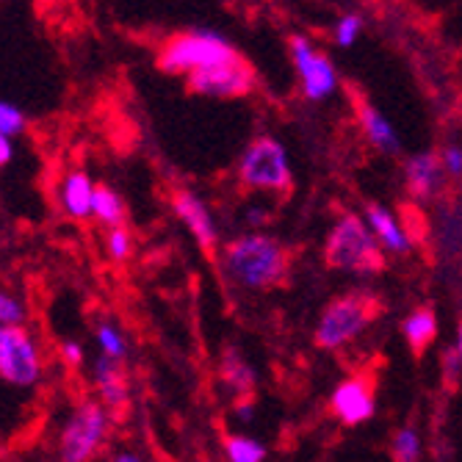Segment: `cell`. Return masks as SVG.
<instances>
[{
  "label": "cell",
  "instance_id": "obj_17",
  "mask_svg": "<svg viewBox=\"0 0 462 462\" xmlns=\"http://www.w3.org/2000/svg\"><path fill=\"white\" fill-rule=\"evenodd\" d=\"M435 241H438L440 258H446V261L462 258V205L459 202H446L438 208Z\"/></svg>",
  "mask_w": 462,
  "mask_h": 462
},
{
  "label": "cell",
  "instance_id": "obj_20",
  "mask_svg": "<svg viewBox=\"0 0 462 462\" xmlns=\"http://www.w3.org/2000/svg\"><path fill=\"white\" fill-rule=\"evenodd\" d=\"M125 217H128V205H125L122 194L108 183H97L92 199V219H97L106 227H116L125 225Z\"/></svg>",
  "mask_w": 462,
  "mask_h": 462
},
{
  "label": "cell",
  "instance_id": "obj_18",
  "mask_svg": "<svg viewBox=\"0 0 462 462\" xmlns=\"http://www.w3.org/2000/svg\"><path fill=\"white\" fill-rule=\"evenodd\" d=\"M402 338L412 355H424L438 341V313L432 308H412L402 321Z\"/></svg>",
  "mask_w": 462,
  "mask_h": 462
},
{
  "label": "cell",
  "instance_id": "obj_16",
  "mask_svg": "<svg viewBox=\"0 0 462 462\" xmlns=\"http://www.w3.org/2000/svg\"><path fill=\"white\" fill-rule=\"evenodd\" d=\"M95 180L89 172H69L59 186V205L69 219H89L92 217V199H95Z\"/></svg>",
  "mask_w": 462,
  "mask_h": 462
},
{
  "label": "cell",
  "instance_id": "obj_28",
  "mask_svg": "<svg viewBox=\"0 0 462 462\" xmlns=\"http://www.w3.org/2000/svg\"><path fill=\"white\" fill-rule=\"evenodd\" d=\"M25 305L20 300H14L9 291L0 288V324L4 327H12V324H25Z\"/></svg>",
  "mask_w": 462,
  "mask_h": 462
},
{
  "label": "cell",
  "instance_id": "obj_8",
  "mask_svg": "<svg viewBox=\"0 0 462 462\" xmlns=\"http://www.w3.org/2000/svg\"><path fill=\"white\" fill-rule=\"evenodd\" d=\"M189 92L197 97H208V100H241L246 95H252L255 89V69L249 67V61L244 56L197 69L186 78Z\"/></svg>",
  "mask_w": 462,
  "mask_h": 462
},
{
  "label": "cell",
  "instance_id": "obj_29",
  "mask_svg": "<svg viewBox=\"0 0 462 462\" xmlns=\"http://www.w3.org/2000/svg\"><path fill=\"white\" fill-rule=\"evenodd\" d=\"M440 376L448 388H457L462 383V360L457 355L454 346H446L443 349V360H440Z\"/></svg>",
  "mask_w": 462,
  "mask_h": 462
},
{
  "label": "cell",
  "instance_id": "obj_7",
  "mask_svg": "<svg viewBox=\"0 0 462 462\" xmlns=\"http://www.w3.org/2000/svg\"><path fill=\"white\" fill-rule=\"evenodd\" d=\"M288 51H291V64L297 69L302 97L308 103H327L329 97H335V92L341 87L338 67H335V61L316 42L305 33H291Z\"/></svg>",
  "mask_w": 462,
  "mask_h": 462
},
{
  "label": "cell",
  "instance_id": "obj_25",
  "mask_svg": "<svg viewBox=\"0 0 462 462\" xmlns=\"http://www.w3.org/2000/svg\"><path fill=\"white\" fill-rule=\"evenodd\" d=\"M106 255L116 263L128 261L134 255V236L125 225H116V227H108L106 233Z\"/></svg>",
  "mask_w": 462,
  "mask_h": 462
},
{
  "label": "cell",
  "instance_id": "obj_31",
  "mask_svg": "<svg viewBox=\"0 0 462 462\" xmlns=\"http://www.w3.org/2000/svg\"><path fill=\"white\" fill-rule=\"evenodd\" d=\"M269 222V211L263 205H249L246 211H244V225L252 227V230H258Z\"/></svg>",
  "mask_w": 462,
  "mask_h": 462
},
{
  "label": "cell",
  "instance_id": "obj_13",
  "mask_svg": "<svg viewBox=\"0 0 462 462\" xmlns=\"http://www.w3.org/2000/svg\"><path fill=\"white\" fill-rule=\"evenodd\" d=\"M363 217L368 222V227L374 230L376 241L383 244V249L393 258H407L412 252V236L407 233V227L402 225V219L391 211L383 202H365L363 205Z\"/></svg>",
  "mask_w": 462,
  "mask_h": 462
},
{
  "label": "cell",
  "instance_id": "obj_19",
  "mask_svg": "<svg viewBox=\"0 0 462 462\" xmlns=\"http://www.w3.org/2000/svg\"><path fill=\"white\" fill-rule=\"evenodd\" d=\"M219 380L236 396L255 393V368L249 365L238 346H227L219 357Z\"/></svg>",
  "mask_w": 462,
  "mask_h": 462
},
{
  "label": "cell",
  "instance_id": "obj_14",
  "mask_svg": "<svg viewBox=\"0 0 462 462\" xmlns=\"http://www.w3.org/2000/svg\"><path fill=\"white\" fill-rule=\"evenodd\" d=\"M92 383H95L97 399L111 412H122L131 404V383H128V374H125L122 360L100 355L92 365Z\"/></svg>",
  "mask_w": 462,
  "mask_h": 462
},
{
  "label": "cell",
  "instance_id": "obj_32",
  "mask_svg": "<svg viewBox=\"0 0 462 462\" xmlns=\"http://www.w3.org/2000/svg\"><path fill=\"white\" fill-rule=\"evenodd\" d=\"M61 357L67 365H80L83 363V346L78 341H64L61 344Z\"/></svg>",
  "mask_w": 462,
  "mask_h": 462
},
{
  "label": "cell",
  "instance_id": "obj_4",
  "mask_svg": "<svg viewBox=\"0 0 462 462\" xmlns=\"http://www.w3.org/2000/svg\"><path fill=\"white\" fill-rule=\"evenodd\" d=\"M376 319H380V302H376L374 293H365V291L344 293V297H335L332 302L324 305L316 321L313 341L319 349H327V352L346 349Z\"/></svg>",
  "mask_w": 462,
  "mask_h": 462
},
{
  "label": "cell",
  "instance_id": "obj_26",
  "mask_svg": "<svg viewBox=\"0 0 462 462\" xmlns=\"http://www.w3.org/2000/svg\"><path fill=\"white\" fill-rule=\"evenodd\" d=\"M440 163H443V172L448 180L462 183V144L459 142H446L440 150Z\"/></svg>",
  "mask_w": 462,
  "mask_h": 462
},
{
  "label": "cell",
  "instance_id": "obj_36",
  "mask_svg": "<svg viewBox=\"0 0 462 462\" xmlns=\"http://www.w3.org/2000/svg\"><path fill=\"white\" fill-rule=\"evenodd\" d=\"M4 329H6V327H4V324H0V338H4Z\"/></svg>",
  "mask_w": 462,
  "mask_h": 462
},
{
  "label": "cell",
  "instance_id": "obj_22",
  "mask_svg": "<svg viewBox=\"0 0 462 462\" xmlns=\"http://www.w3.org/2000/svg\"><path fill=\"white\" fill-rule=\"evenodd\" d=\"M95 341L100 346V355H108L114 360H122L131 355V346H128V338H125V332L111 321V319H103L97 327H95Z\"/></svg>",
  "mask_w": 462,
  "mask_h": 462
},
{
  "label": "cell",
  "instance_id": "obj_27",
  "mask_svg": "<svg viewBox=\"0 0 462 462\" xmlns=\"http://www.w3.org/2000/svg\"><path fill=\"white\" fill-rule=\"evenodd\" d=\"M25 125H28V119L17 106L0 100V134H6V136L14 139V136H20L25 131Z\"/></svg>",
  "mask_w": 462,
  "mask_h": 462
},
{
  "label": "cell",
  "instance_id": "obj_15",
  "mask_svg": "<svg viewBox=\"0 0 462 462\" xmlns=\"http://www.w3.org/2000/svg\"><path fill=\"white\" fill-rule=\"evenodd\" d=\"M357 122H360V131H363L365 142L380 155L393 158V155L402 152L399 131L393 128V122L385 116V111L380 106H374L371 100L360 97L357 100Z\"/></svg>",
  "mask_w": 462,
  "mask_h": 462
},
{
  "label": "cell",
  "instance_id": "obj_5",
  "mask_svg": "<svg viewBox=\"0 0 462 462\" xmlns=\"http://www.w3.org/2000/svg\"><path fill=\"white\" fill-rule=\"evenodd\" d=\"M236 178L246 191L288 194L293 186V170L285 144L274 136H255L241 150Z\"/></svg>",
  "mask_w": 462,
  "mask_h": 462
},
{
  "label": "cell",
  "instance_id": "obj_6",
  "mask_svg": "<svg viewBox=\"0 0 462 462\" xmlns=\"http://www.w3.org/2000/svg\"><path fill=\"white\" fill-rule=\"evenodd\" d=\"M111 432V410L100 399H83L67 418L59 435V457L64 462H87L100 457Z\"/></svg>",
  "mask_w": 462,
  "mask_h": 462
},
{
  "label": "cell",
  "instance_id": "obj_12",
  "mask_svg": "<svg viewBox=\"0 0 462 462\" xmlns=\"http://www.w3.org/2000/svg\"><path fill=\"white\" fill-rule=\"evenodd\" d=\"M402 175H404V189H407L410 199L421 202V205L435 202L443 191V183L448 180L443 172L438 150H421V152L407 155L404 166H402Z\"/></svg>",
  "mask_w": 462,
  "mask_h": 462
},
{
  "label": "cell",
  "instance_id": "obj_34",
  "mask_svg": "<svg viewBox=\"0 0 462 462\" xmlns=\"http://www.w3.org/2000/svg\"><path fill=\"white\" fill-rule=\"evenodd\" d=\"M454 349H457V355H459V360H462V319L457 321V332H454V344H451Z\"/></svg>",
  "mask_w": 462,
  "mask_h": 462
},
{
  "label": "cell",
  "instance_id": "obj_11",
  "mask_svg": "<svg viewBox=\"0 0 462 462\" xmlns=\"http://www.w3.org/2000/svg\"><path fill=\"white\" fill-rule=\"evenodd\" d=\"M172 211L205 252H214L219 246V222L202 194L191 189H178L172 194Z\"/></svg>",
  "mask_w": 462,
  "mask_h": 462
},
{
  "label": "cell",
  "instance_id": "obj_9",
  "mask_svg": "<svg viewBox=\"0 0 462 462\" xmlns=\"http://www.w3.org/2000/svg\"><path fill=\"white\" fill-rule=\"evenodd\" d=\"M42 376V357L25 324H12L0 338V380L14 388H31Z\"/></svg>",
  "mask_w": 462,
  "mask_h": 462
},
{
  "label": "cell",
  "instance_id": "obj_1",
  "mask_svg": "<svg viewBox=\"0 0 462 462\" xmlns=\"http://www.w3.org/2000/svg\"><path fill=\"white\" fill-rule=\"evenodd\" d=\"M222 272L244 291H272L285 282L291 269L288 246L266 230H246L222 246Z\"/></svg>",
  "mask_w": 462,
  "mask_h": 462
},
{
  "label": "cell",
  "instance_id": "obj_23",
  "mask_svg": "<svg viewBox=\"0 0 462 462\" xmlns=\"http://www.w3.org/2000/svg\"><path fill=\"white\" fill-rule=\"evenodd\" d=\"M424 457V438L415 427H402L391 438V459L396 462H418Z\"/></svg>",
  "mask_w": 462,
  "mask_h": 462
},
{
  "label": "cell",
  "instance_id": "obj_3",
  "mask_svg": "<svg viewBox=\"0 0 462 462\" xmlns=\"http://www.w3.org/2000/svg\"><path fill=\"white\" fill-rule=\"evenodd\" d=\"M238 56L241 53L225 33L211 31V28H191V31H180L166 39L155 61H158V69L166 75L189 78L197 69L214 67Z\"/></svg>",
  "mask_w": 462,
  "mask_h": 462
},
{
  "label": "cell",
  "instance_id": "obj_10",
  "mask_svg": "<svg viewBox=\"0 0 462 462\" xmlns=\"http://www.w3.org/2000/svg\"><path fill=\"white\" fill-rule=\"evenodd\" d=\"M329 412L338 418L344 427H363L376 415V388L371 376L355 374L346 376L329 393Z\"/></svg>",
  "mask_w": 462,
  "mask_h": 462
},
{
  "label": "cell",
  "instance_id": "obj_33",
  "mask_svg": "<svg viewBox=\"0 0 462 462\" xmlns=\"http://www.w3.org/2000/svg\"><path fill=\"white\" fill-rule=\"evenodd\" d=\"M12 158H14L12 136H6V134H0V170H4V166H9V163H12Z\"/></svg>",
  "mask_w": 462,
  "mask_h": 462
},
{
  "label": "cell",
  "instance_id": "obj_2",
  "mask_svg": "<svg viewBox=\"0 0 462 462\" xmlns=\"http://www.w3.org/2000/svg\"><path fill=\"white\" fill-rule=\"evenodd\" d=\"M324 263L341 274L374 277L385 272L388 252L376 241L363 214L346 211L332 222L324 238Z\"/></svg>",
  "mask_w": 462,
  "mask_h": 462
},
{
  "label": "cell",
  "instance_id": "obj_35",
  "mask_svg": "<svg viewBox=\"0 0 462 462\" xmlns=\"http://www.w3.org/2000/svg\"><path fill=\"white\" fill-rule=\"evenodd\" d=\"M111 459H116V462H139L144 457L142 454H111Z\"/></svg>",
  "mask_w": 462,
  "mask_h": 462
},
{
  "label": "cell",
  "instance_id": "obj_24",
  "mask_svg": "<svg viewBox=\"0 0 462 462\" xmlns=\"http://www.w3.org/2000/svg\"><path fill=\"white\" fill-rule=\"evenodd\" d=\"M363 31H365L363 14L346 12V14H341L338 20H335V25H332V45L341 48V51L355 48L357 42H360V36H363Z\"/></svg>",
  "mask_w": 462,
  "mask_h": 462
},
{
  "label": "cell",
  "instance_id": "obj_21",
  "mask_svg": "<svg viewBox=\"0 0 462 462\" xmlns=\"http://www.w3.org/2000/svg\"><path fill=\"white\" fill-rule=\"evenodd\" d=\"M222 454L225 459L230 462H263L269 457V448L263 440L252 438V435H244V432H236V435H227L225 443H222Z\"/></svg>",
  "mask_w": 462,
  "mask_h": 462
},
{
  "label": "cell",
  "instance_id": "obj_30",
  "mask_svg": "<svg viewBox=\"0 0 462 462\" xmlns=\"http://www.w3.org/2000/svg\"><path fill=\"white\" fill-rule=\"evenodd\" d=\"M233 418H236L241 427H252V424H255L258 404H255V399H252V393L236 396V402H233Z\"/></svg>",
  "mask_w": 462,
  "mask_h": 462
}]
</instances>
